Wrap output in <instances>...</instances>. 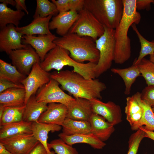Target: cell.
I'll list each match as a JSON object with an SVG mask.
<instances>
[{
  "mask_svg": "<svg viewBox=\"0 0 154 154\" xmlns=\"http://www.w3.org/2000/svg\"><path fill=\"white\" fill-rule=\"evenodd\" d=\"M50 76L74 98L89 100L101 99V93L106 88L105 84L98 79H87L73 70L54 71L50 74Z\"/></svg>",
  "mask_w": 154,
  "mask_h": 154,
  "instance_id": "1",
  "label": "cell"
},
{
  "mask_svg": "<svg viewBox=\"0 0 154 154\" xmlns=\"http://www.w3.org/2000/svg\"><path fill=\"white\" fill-rule=\"evenodd\" d=\"M123 11L121 20L115 29V48L114 61L121 64L131 56V40L127 35L129 29L133 24H138L141 20L136 7V0H122Z\"/></svg>",
  "mask_w": 154,
  "mask_h": 154,
  "instance_id": "2",
  "label": "cell"
},
{
  "mask_svg": "<svg viewBox=\"0 0 154 154\" xmlns=\"http://www.w3.org/2000/svg\"><path fill=\"white\" fill-rule=\"evenodd\" d=\"M54 42L67 50L70 57L78 62L88 61L97 64L98 61L99 52L95 41L91 37L68 32L61 37H58Z\"/></svg>",
  "mask_w": 154,
  "mask_h": 154,
  "instance_id": "3",
  "label": "cell"
},
{
  "mask_svg": "<svg viewBox=\"0 0 154 154\" xmlns=\"http://www.w3.org/2000/svg\"><path fill=\"white\" fill-rule=\"evenodd\" d=\"M84 8L104 27L115 29L122 18L123 5L122 0H85Z\"/></svg>",
  "mask_w": 154,
  "mask_h": 154,
  "instance_id": "4",
  "label": "cell"
},
{
  "mask_svg": "<svg viewBox=\"0 0 154 154\" xmlns=\"http://www.w3.org/2000/svg\"><path fill=\"white\" fill-rule=\"evenodd\" d=\"M104 27V33L95 41L99 53V59L95 68L96 78L110 68L114 58L115 30Z\"/></svg>",
  "mask_w": 154,
  "mask_h": 154,
  "instance_id": "5",
  "label": "cell"
},
{
  "mask_svg": "<svg viewBox=\"0 0 154 154\" xmlns=\"http://www.w3.org/2000/svg\"><path fill=\"white\" fill-rule=\"evenodd\" d=\"M69 32L88 37L96 41L104 33V26L88 10L84 8Z\"/></svg>",
  "mask_w": 154,
  "mask_h": 154,
  "instance_id": "6",
  "label": "cell"
},
{
  "mask_svg": "<svg viewBox=\"0 0 154 154\" xmlns=\"http://www.w3.org/2000/svg\"><path fill=\"white\" fill-rule=\"evenodd\" d=\"M13 65L21 73L27 76L36 63H40V58L35 50L30 45L12 50L9 54Z\"/></svg>",
  "mask_w": 154,
  "mask_h": 154,
  "instance_id": "7",
  "label": "cell"
},
{
  "mask_svg": "<svg viewBox=\"0 0 154 154\" xmlns=\"http://www.w3.org/2000/svg\"><path fill=\"white\" fill-rule=\"evenodd\" d=\"M59 84L51 78L49 82L40 88L35 95L37 100L48 104L56 103L66 106L74 98L66 93L59 86Z\"/></svg>",
  "mask_w": 154,
  "mask_h": 154,
  "instance_id": "8",
  "label": "cell"
},
{
  "mask_svg": "<svg viewBox=\"0 0 154 154\" xmlns=\"http://www.w3.org/2000/svg\"><path fill=\"white\" fill-rule=\"evenodd\" d=\"M40 63H35L29 74L22 82L26 92L25 104L33 95L48 83L51 79L50 73L44 70Z\"/></svg>",
  "mask_w": 154,
  "mask_h": 154,
  "instance_id": "9",
  "label": "cell"
},
{
  "mask_svg": "<svg viewBox=\"0 0 154 154\" xmlns=\"http://www.w3.org/2000/svg\"><path fill=\"white\" fill-rule=\"evenodd\" d=\"M40 142L33 133L24 134L0 140L12 154H29Z\"/></svg>",
  "mask_w": 154,
  "mask_h": 154,
  "instance_id": "10",
  "label": "cell"
},
{
  "mask_svg": "<svg viewBox=\"0 0 154 154\" xmlns=\"http://www.w3.org/2000/svg\"><path fill=\"white\" fill-rule=\"evenodd\" d=\"M90 101L93 113L102 116L114 126L121 121V110L119 105L111 101L105 103L97 98Z\"/></svg>",
  "mask_w": 154,
  "mask_h": 154,
  "instance_id": "11",
  "label": "cell"
},
{
  "mask_svg": "<svg viewBox=\"0 0 154 154\" xmlns=\"http://www.w3.org/2000/svg\"><path fill=\"white\" fill-rule=\"evenodd\" d=\"M24 35L15 30L12 24L7 25L0 31V50L9 55L13 50L24 48L27 44L22 43Z\"/></svg>",
  "mask_w": 154,
  "mask_h": 154,
  "instance_id": "12",
  "label": "cell"
},
{
  "mask_svg": "<svg viewBox=\"0 0 154 154\" xmlns=\"http://www.w3.org/2000/svg\"><path fill=\"white\" fill-rule=\"evenodd\" d=\"M57 37L52 34L38 35V36L24 35L22 42L24 44L30 45L35 50L41 62L47 54L56 46L54 41Z\"/></svg>",
  "mask_w": 154,
  "mask_h": 154,
  "instance_id": "13",
  "label": "cell"
},
{
  "mask_svg": "<svg viewBox=\"0 0 154 154\" xmlns=\"http://www.w3.org/2000/svg\"><path fill=\"white\" fill-rule=\"evenodd\" d=\"M66 118L72 119L88 121L93 113L90 100L82 98H74L67 106Z\"/></svg>",
  "mask_w": 154,
  "mask_h": 154,
  "instance_id": "14",
  "label": "cell"
},
{
  "mask_svg": "<svg viewBox=\"0 0 154 154\" xmlns=\"http://www.w3.org/2000/svg\"><path fill=\"white\" fill-rule=\"evenodd\" d=\"M78 16V13L75 11L59 13L50 22L49 29H56L57 34L63 36L69 32Z\"/></svg>",
  "mask_w": 154,
  "mask_h": 154,
  "instance_id": "15",
  "label": "cell"
},
{
  "mask_svg": "<svg viewBox=\"0 0 154 154\" xmlns=\"http://www.w3.org/2000/svg\"><path fill=\"white\" fill-rule=\"evenodd\" d=\"M67 113L66 105L59 103H49L47 109L40 116L38 122L62 126L66 118Z\"/></svg>",
  "mask_w": 154,
  "mask_h": 154,
  "instance_id": "16",
  "label": "cell"
},
{
  "mask_svg": "<svg viewBox=\"0 0 154 154\" xmlns=\"http://www.w3.org/2000/svg\"><path fill=\"white\" fill-rule=\"evenodd\" d=\"M125 112L126 119L132 130H137L143 126V109L134 94L127 98Z\"/></svg>",
  "mask_w": 154,
  "mask_h": 154,
  "instance_id": "17",
  "label": "cell"
},
{
  "mask_svg": "<svg viewBox=\"0 0 154 154\" xmlns=\"http://www.w3.org/2000/svg\"><path fill=\"white\" fill-rule=\"evenodd\" d=\"M88 121L91 133L103 142L108 140L115 130L114 125L96 114L93 113Z\"/></svg>",
  "mask_w": 154,
  "mask_h": 154,
  "instance_id": "18",
  "label": "cell"
},
{
  "mask_svg": "<svg viewBox=\"0 0 154 154\" xmlns=\"http://www.w3.org/2000/svg\"><path fill=\"white\" fill-rule=\"evenodd\" d=\"M52 16L50 15L45 17H37L27 25L21 27H15V30L24 35L52 34L49 29V23Z\"/></svg>",
  "mask_w": 154,
  "mask_h": 154,
  "instance_id": "19",
  "label": "cell"
},
{
  "mask_svg": "<svg viewBox=\"0 0 154 154\" xmlns=\"http://www.w3.org/2000/svg\"><path fill=\"white\" fill-rule=\"evenodd\" d=\"M25 88H13L0 93V104L4 107H19L25 105Z\"/></svg>",
  "mask_w": 154,
  "mask_h": 154,
  "instance_id": "20",
  "label": "cell"
},
{
  "mask_svg": "<svg viewBox=\"0 0 154 154\" xmlns=\"http://www.w3.org/2000/svg\"><path fill=\"white\" fill-rule=\"evenodd\" d=\"M61 126L52 124H48L37 122H32L33 134L35 138L41 143L46 149L47 154H55L53 151L49 149L47 143L48 134L50 132L59 131L62 129Z\"/></svg>",
  "mask_w": 154,
  "mask_h": 154,
  "instance_id": "21",
  "label": "cell"
},
{
  "mask_svg": "<svg viewBox=\"0 0 154 154\" xmlns=\"http://www.w3.org/2000/svg\"><path fill=\"white\" fill-rule=\"evenodd\" d=\"M58 136L65 143L71 146L76 143H84L89 144L94 149H101L106 145L104 142L91 133L68 135L61 133Z\"/></svg>",
  "mask_w": 154,
  "mask_h": 154,
  "instance_id": "22",
  "label": "cell"
},
{
  "mask_svg": "<svg viewBox=\"0 0 154 154\" xmlns=\"http://www.w3.org/2000/svg\"><path fill=\"white\" fill-rule=\"evenodd\" d=\"M48 104L38 102L35 94L32 95L25 104L23 120L29 122L38 121L40 116L47 109Z\"/></svg>",
  "mask_w": 154,
  "mask_h": 154,
  "instance_id": "23",
  "label": "cell"
},
{
  "mask_svg": "<svg viewBox=\"0 0 154 154\" xmlns=\"http://www.w3.org/2000/svg\"><path fill=\"white\" fill-rule=\"evenodd\" d=\"M32 123L22 120L0 126V140L20 135L33 133Z\"/></svg>",
  "mask_w": 154,
  "mask_h": 154,
  "instance_id": "24",
  "label": "cell"
},
{
  "mask_svg": "<svg viewBox=\"0 0 154 154\" xmlns=\"http://www.w3.org/2000/svg\"><path fill=\"white\" fill-rule=\"evenodd\" d=\"M25 15L23 11L14 10L3 3L0 4V28L1 29L10 24L19 27L20 21Z\"/></svg>",
  "mask_w": 154,
  "mask_h": 154,
  "instance_id": "25",
  "label": "cell"
},
{
  "mask_svg": "<svg viewBox=\"0 0 154 154\" xmlns=\"http://www.w3.org/2000/svg\"><path fill=\"white\" fill-rule=\"evenodd\" d=\"M111 71L122 78L125 87L124 93L126 95L129 94L132 84L136 79L140 75L137 65L133 64L131 66L125 68H112Z\"/></svg>",
  "mask_w": 154,
  "mask_h": 154,
  "instance_id": "26",
  "label": "cell"
},
{
  "mask_svg": "<svg viewBox=\"0 0 154 154\" xmlns=\"http://www.w3.org/2000/svg\"><path fill=\"white\" fill-rule=\"evenodd\" d=\"M62 132L68 135L91 133L88 121H79L66 118L62 125Z\"/></svg>",
  "mask_w": 154,
  "mask_h": 154,
  "instance_id": "27",
  "label": "cell"
},
{
  "mask_svg": "<svg viewBox=\"0 0 154 154\" xmlns=\"http://www.w3.org/2000/svg\"><path fill=\"white\" fill-rule=\"evenodd\" d=\"M27 76L20 72L13 65L0 59V79L22 84Z\"/></svg>",
  "mask_w": 154,
  "mask_h": 154,
  "instance_id": "28",
  "label": "cell"
},
{
  "mask_svg": "<svg viewBox=\"0 0 154 154\" xmlns=\"http://www.w3.org/2000/svg\"><path fill=\"white\" fill-rule=\"evenodd\" d=\"M131 27L136 34L141 46L139 55L135 60L133 64L137 65L147 55L154 54V40L149 41L143 37L138 29L136 24H133Z\"/></svg>",
  "mask_w": 154,
  "mask_h": 154,
  "instance_id": "29",
  "label": "cell"
},
{
  "mask_svg": "<svg viewBox=\"0 0 154 154\" xmlns=\"http://www.w3.org/2000/svg\"><path fill=\"white\" fill-rule=\"evenodd\" d=\"M25 106V105L19 107H5L0 119V126L23 120Z\"/></svg>",
  "mask_w": 154,
  "mask_h": 154,
  "instance_id": "30",
  "label": "cell"
},
{
  "mask_svg": "<svg viewBox=\"0 0 154 154\" xmlns=\"http://www.w3.org/2000/svg\"><path fill=\"white\" fill-rule=\"evenodd\" d=\"M138 103L143 109L142 125L145 129L149 131H154V113L152 108L141 98V93L137 92L134 94Z\"/></svg>",
  "mask_w": 154,
  "mask_h": 154,
  "instance_id": "31",
  "label": "cell"
},
{
  "mask_svg": "<svg viewBox=\"0 0 154 154\" xmlns=\"http://www.w3.org/2000/svg\"><path fill=\"white\" fill-rule=\"evenodd\" d=\"M37 7L33 18L45 17L50 15H57L58 12L55 5L48 0H37Z\"/></svg>",
  "mask_w": 154,
  "mask_h": 154,
  "instance_id": "32",
  "label": "cell"
},
{
  "mask_svg": "<svg viewBox=\"0 0 154 154\" xmlns=\"http://www.w3.org/2000/svg\"><path fill=\"white\" fill-rule=\"evenodd\" d=\"M137 65L147 86H154V63L144 58Z\"/></svg>",
  "mask_w": 154,
  "mask_h": 154,
  "instance_id": "33",
  "label": "cell"
},
{
  "mask_svg": "<svg viewBox=\"0 0 154 154\" xmlns=\"http://www.w3.org/2000/svg\"><path fill=\"white\" fill-rule=\"evenodd\" d=\"M49 149H53L57 154H78L76 149L63 141L61 139H55L48 143Z\"/></svg>",
  "mask_w": 154,
  "mask_h": 154,
  "instance_id": "34",
  "label": "cell"
},
{
  "mask_svg": "<svg viewBox=\"0 0 154 154\" xmlns=\"http://www.w3.org/2000/svg\"><path fill=\"white\" fill-rule=\"evenodd\" d=\"M130 136L128 143V150L127 154H138L137 152L141 142L145 137V132L139 128Z\"/></svg>",
  "mask_w": 154,
  "mask_h": 154,
  "instance_id": "35",
  "label": "cell"
},
{
  "mask_svg": "<svg viewBox=\"0 0 154 154\" xmlns=\"http://www.w3.org/2000/svg\"><path fill=\"white\" fill-rule=\"evenodd\" d=\"M141 94V99L151 107L154 106V86H147Z\"/></svg>",
  "mask_w": 154,
  "mask_h": 154,
  "instance_id": "36",
  "label": "cell"
},
{
  "mask_svg": "<svg viewBox=\"0 0 154 154\" xmlns=\"http://www.w3.org/2000/svg\"><path fill=\"white\" fill-rule=\"evenodd\" d=\"M13 88H24V87L22 84H16L6 80L0 79V93Z\"/></svg>",
  "mask_w": 154,
  "mask_h": 154,
  "instance_id": "37",
  "label": "cell"
},
{
  "mask_svg": "<svg viewBox=\"0 0 154 154\" xmlns=\"http://www.w3.org/2000/svg\"><path fill=\"white\" fill-rule=\"evenodd\" d=\"M85 0H69L70 11L79 12L84 9Z\"/></svg>",
  "mask_w": 154,
  "mask_h": 154,
  "instance_id": "38",
  "label": "cell"
},
{
  "mask_svg": "<svg viewBox=\"0 0 154 154\" xmlns=\"http://www.w3.org/2000/svg\"><path fill=\"white\" fill-rule=\"evenodd\" d=\"M56 5L58 13L70 11L69 0H52Z\"/></svg>",
  "mask_w": 154,
  "mask_h": 154,
  "instance_id": "39",
  "label": "cell"
},
{
  "mask_svg": "<svg viewBox=\"0 0 154 154\" xmlns=\"http://www.w3.org/2000/svg\"><path fill=\"white\" fill-rule=\"evenodd\" d=\"M153 0H136V7L137 10L146 9L149 11L151 9V4Z\"/></svg>",
  "mask_w": 154,
  "mask_h": 154,
  "instance_id": "40",
  "label": "cell"
},
{
  "mask_svg": "<svg viewBox=\"0 0 154 154\" xmlns=\"http://www.w3.org/2000/svg\"><path fill=\"white\" fill-rule=\"evenodd\" d=\"M29 154H47V153L44 146L39 142Z\"/></svg>",
  "mask_w": 154,
  "mask_h": 154,
  "instance_id": "41",
  "label": "cell"
},
{
  "mask_svg": "<svg viewBox=\"0 0 154 154\" xmlns=\"http://www.w3.org/2000/svg\"><path fill=\"white\" fill-rule=\"evenodd\" d=\"M16 2L15 7L17 10L24 11L27 14H29L25 4V0H15Z\"/></svg>",
  "mask_w": 154,
  "mask_h": 154,
  "instance_id": "42",
  "label": "cell"
},
{
  "mask_svg": "<svg viewBox=\"0 0 154 154\" xmlns=\"http://www.w3.org/2000/svg\"><path fill=\"white\" fill-rule=\"evenodd\" d=\"M139 128L144 131L145 137L150 138L154 141V131L147 130L145 129L143 126Z\"/></svg>",
  "mask_w": 154,
  "mask_h": 154,
  "instance_id": "43",
  "label": "cell"
},
{
  "mask_svg": "<svg viewBox=\"0 0 154 154\" xmlns=\"http://www.w3.org/2000/svg\"><path fill=\"white\" fill-rule=\"evenodd\" d=\"M0 154H12L2 143H0Z\"/></svg>",
  "mask_w": 154,
  "mask_h": 154,
  "instance_id": "44",
  "label": "cell"
},
{
  "mask_svg": "<svg viewBox=\"0 0 154 154\" xmlns=\"http://www.w3.org/2000/svg\"><path fill=\"white\" fill-rule=\"evenodd\" d=\"M0 1L7 5L8 4L11 5L13 6H15L16 2L15 0H0Z\"/></svg>",
  "mask_w": 154,
  "mask_h": 154,
  "instance_id": "45",
  "label": "cell"
},
{
  "mask_svg": "<svg viewBox=\"0 0 154 154\" xmlns=\"http://www.w3.org/2000/svg\"><path fill=\"white\" fill-rule=\"evenodd\" d=\"M5 107L2 105L0 104V119L1 118L4 113Z\"/></svg>",
  "mask_w": 154,
  "mask_h": 154,
  "instance_id": "46",
  "label": "cell"
},
{
  "mask_svg": "<svg viewBox=\"0 0 154 154\" xmlns=\"http://www.w3.org/2000/svg\"><path fill=\"white\" fill-rule=\"evenodd\" d=\"M152 110L154 113V106L152 107Z\"/></svg>",
  "mask_w": 154,
  "mask_h": 154,
  "instance_id": "47",
  "label": "cell"
},
{
  "mask_svg": "<svg viewBox=\"0 0 154 154\" xmlns=\"http://www.w3.org/2000/svg\"><path fill=\"white\" fill-rule=\"evenodd\" d=\"M152 3L154 4V0H153V2Z\"/></svg>",
  "mask_w": 154,
  "mask_h": 154,
  "instance_id": "48",
  "label": "cell"
},
{
  "mask_svg": "<svg viewBox=\"0 0 154 154\" xmlns=\"http://www.w3.org/2000/svg\"></svg>",
  "mask_w": 154,
  "mask_h": 154,
  "instance_id": "49",
  "label": "cell"
}]
</instances>
